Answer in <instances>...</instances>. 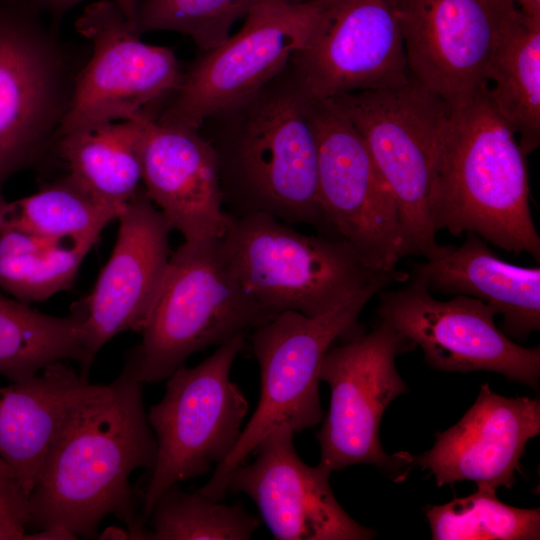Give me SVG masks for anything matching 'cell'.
<instances>
[{
    "label": "cell",
    "mask_w": 540,
    "mask_h": 540,
    "mask_svg": "<svg viewBox=\"0 0 540 540\" xmlns=\"http://www.w3.org/2000/svg\"><path fill=\"white\" fill-rule=\"evenodd\" d=\"M98 386L57 361L0 387V458L27 498L64 425Z\"/></svg>",
    "instance_id": "obj_21"
},
{
    "label": "cell",
    "mask_w": 540,
    "mask_h": 540,
    "mask_svg": "<svg viewBox=\"0 0 540 540\" xmlns=\"http://www.w3.org/2000/svg\"><path fill=\"white\" fill-rule=\"evenodd\" d=\"M97 240L58 241L21 231H0V287L27 304L67 290Z\"/></svg>",
    "instance_id": "obj_26"
},
{
    "label": "cell",
    "mask_w": 540,
    "mask_h": 540,
    "mask_svg": "<svg viewBox=\"0 0 540 540\" xmlns=\"http://www.w3.org/2000/svg\"><path fill=\"white\" fill-rule=\"evenodd\" d=\"M525 15L540 17V0H511Z\"/></svg>",
    "instance_id": "obj_34"
},
{
    "label": "cell",
    "mask_w": 540,
    "mask_h": 540,
    "mask_svg": "<svg viewBox=\"0 0 540 540\" xmlns=\"http://www.w3.org/2000/svg\"><path fill=\"white\" fill-rule=\"evenodd\" d=\"M425 515L433 540H538L540 509L501 502L496 489L477 487L466 497L428 506Z\"/></svg>",
    "instance_id": "obj_29"
},
{
    "label": "cell",
    "mask_w": 540,
    "mask_h": 540,
    "mask_svg": "<svg viewBox=\"0 0 540 540\" xmlns=\"http://www.w3.org/2000/svg\"><path fill=\"white\" fill-rule=\"evenodd\" d=\"M399 0H331L291 63L312 99L410 83Z\"/></svg>",
    "instance_id": "obj_14"
},
{
    "label": "cell",
    "mask_w": 540,
    "mask_h": 540,
    "mask_svg": "<svg viewBox=\"0 0 540 540\" xmlns=\"http://www.w3.org/2000/svg\"><path fill=\"white\" fill-rule=\"evenodd\" d=\"M138 120L146 196L184 241L222 238L228 214L209 140L199 129L163 124L147 115Z\"/></svg>",
    "instance_id": "obj_19"
},
{
    "label": "cell",
    "mask_w": 540,
    "mask_h": 540,
    "mask_svg": "<svg viewBox=\"0 0 540 540\" xmlns=\"http://www.w3.org/2000/svg\"><path fill=\"white\" fill-rule=\"evenodd\" d=\"M459 247L442 246L411 274L423 278L429 291L477 298L502 316L501 331L525 340L540 329V267L514 265L499 258L486 241L466 233Z\"/></svg>",
    "instance_id": "obj_22"
},
{
    "label": "cell",
    "mask_w": 540,
    "mask_h": 540,
    "mask_svg": "<svg viewBox=\"0 0 540 540\" xmlns=\"http://www.w3.org/2000/svg\"><path fill=\"white\" fill-rule=\"evenodd\" d=\"M84 325L81 301L70 315L56 317L0 295V374L14 382L57 361L72 359L81 365L85 358Z\"/></svg>",
    "instance_id": "obj_25"
},
{
    "label": "cell",
    "mask_w": 540,
    "mask_h": 540,
    "mask_svg": "<svg viewBox=\"0 0 540 540\" xmlns=\"http://www.w3.org/2000/svg\"><path fill=\"white\" fill-rule=\"evenodd\" d=\"M143 385L129 353L117 378L99 384L73 412L28 495V525L65 539L92 537L115 514L140 539L144 526L129 478L139 468L151 471L157 455Z\"/></svg>",
    "instance_id": "obj_1"
},
{
    "label": "cell",
    "mask_w": 540,
    "mask_h": 540,
    "mask_svg": "<svg viewBox=\"0 0 540 540\" xmlns=\"http://www.w3.org/2000/svg\"><path fill=\"white\" fill-rule=\"evenodd\" d=\"M318 191L328 234L346 241L376 271L405 256L396 202L360 133L331 99H312Z\"/></svg>",
    "instance_id": "obj_12"
},
{
    "label": "cell",
    "mask_w": 540,
    "mask_h": 540,
    "mask_svg": "<svg viewBox=\"0 0 540 540\" xmlns=\"http://www.w3.org/2000/svg\"><path fill=\"white\" fill-rule=\"evenodd\" d=\"M267 0H143L135 29L175 31L189 36L200 52L208 51L231 34V28Z\"/></svg>",
    "instance_id": "obj_30"
},
{
    "label": "cell",
    "mask_w": 540,
    "mask_h": 540,
    "mask_svg": "<svg viewBox=\"0 0 540 540\" xmlns=\"http://www.w3.org/2000/svg\"><path fill=\"white\" fill-rule=\"evenodd\" d=\"M389 285L372 284L319 316L283 311L252 329L251 347L261 380L258 405L231 453L199 489L202 494L222 500L232 471L273 429L287 426L299 433L322 421L319 373L323 357L338 338L361 332L358 316L362 309Z\"/></svg>",
    "instance_id": "obj_5"
},
{
    "label": "cell",
    "mask_w": 540,
    "mask_h": 540,
    "mask_svg": "<svg viewBox=\"0 0 540 540\" xmlns=\"http://www.w3.org/2000/svg\"><path fill=\"white\" fill-rule=\"evenodd\" d=\"M331 0H267L220 45L200 52L158 118L200 129L210 117L247 100L290 62Z\"/></svg>",
    "instance_id": "obj_10"
},
{
    "label": "cell",
    "mask_w": 540,
    "mask_h": 540,
    "mask_svg": "<svg viewBox=\"0 0 540 540\" xmlns=\"http://www.w3.org/2000/svg\"><path fill=\"white\" fill-rule=\"evenodd\" d=\"M76 29L93 47L62 117L59 135L152 116L153 108L172 99L183 72L174 52L140 39L135 26L108 0L87 4Z\"/></svg>",
    "instance_id": "obj_11"
},
{
    "label": "cell",
    "mask_w": 540,
    "mask_h": 540,
    "mask_svg": "<svg viewBox=\"0 0 540 540\" xmlns=\"http://www.w3.org/2000/svg\"><path fill=\"white\" fill-rule=\"evenodd\" d=\"M117 220V239L85 311V359L80 376L88 380L100 349L125 331L141 332L154 308L167 271L172 231L142 189L126 204Z\"/></svg>",
    "instance_id": "obj_17"
},
{
    "label": "cell",
    "mask_w": 540,
    "mask_h": 540,
    "mask_svg": "<svg viewBox=\"0 0 540 540\" xmlns=\"http://www.w3.org/2000/svg\"><path fill=\"white\" fill-rule=\"evenodd\" d=\"M140 539L248 540L260 520L242 504H224L201 492L187 493L178 484L157 499Z\"/></svg>",
    "instance_id": "obj_28"
},
{
    "label": "cell",
    "mask_w": 540,
    "mask_h": 540,
    "mask_svg": "<svg viewBox=\"0 0 540 540\" xmlns=\"http://www.w3.org/2000/svg\"><path fill=\"white\" fill-rule=\"evenodd\" d=\"M91 0H31V5L37 10H45L55 18H59L73 7ZM95 1V0H92ZM115 3L130 22L135 26V20L143 0H108Z\"/></svg>",
    "instance_id": "obj_32"
},
{
    "label": "cell",
    "mask_w": 540,
    "mask_h": 540,
    "mask_svg": "<svg viewBox=\"0 0 540 540\" xmlns=\"http://www.w3.org/2000/svg\"><path fill=\"white\" fill-rule=\"evenodd\" d=\"M122 210L99 201L68 175L30 196L0 200V231H21L58 241L99 239Z\"/></svg>",
    "instance_id": "obj_27"
},
{
    "label": "cell",
    "mask_w": 540,
    "mask_h": 540,
    "mask_svg": "<svg viewBox=\"0 0 540 540\" xmlns=\"http://www.w3.org/2000/svg\"><path fill=\"white\" fill-rule=\"evenodd\" d=\"M511 0H399L410 77L452 110L487 86L486 67Z\"/></svg>",
    "instance_id": "obj_15"
},
{
    "label": "cell",
    "mask_w": 540,
    "mask_h": 540,
    "mask_svg": "<svg viewBox=\"0 0 540 540\" xmlns=\"http://www.w3.org/2000/svg\"><path fill=\"white\" fill-rule=\"evenodd\" d=\"M221 240L246 291L273 315L319 316L372 284H403L410 276L373 270L346 241L301 233L267 214L228 215Z\"/></svg>",
    "instance_id": "obj_4"
},
{
    "label": "cell",
    "mask_w": 540,
    "mask_h": 540,
    "mask_svg": "<svg viewBox=\"0 0 540 540\" xmlns=\"http://www.w3.org/2000/svg\"><path fill=\"white\" fill-rule=\"evenodd\" d=\"M415 344L386 321L359 332L325 353L320 380L331 392L329 411L316 437L320 463L332 472L357 464H372L394 481L406 478L413 456L387 454L379 437L385 410L408 386L395 359Z\"/></svg>",
    "instance_id": "obj_9"
},
{
    "label": "cell",
    "mask_w": 540,
    "mask_h": 540,
    "mask_svg": "<svg viewBox=\"0 0 540 540\" xmlns=\"http://www.w3.org/2000/svg\"><path fill=\"white\" fill-rule=\"evenodd\" d=\"M58 148L69 176L105 204L124 209L142 189L138 117L61 135Z\"/></svg>",
    "instance_id": "obj_24"
},
{
    "label": "cell",
    "mask_w": 540,
    "mask_h": 540,
    "mask_svg": "<svg viewBox=\"0 0 540 540\" xmlns=\"http://www.w3.org/2000/svg\"><path fill=\"white\" fill-rule=\"evenodd\" d=\"M331 100L362 136L393 195L405 256H434L441 245L431 222V191L452 109L412 79L400 88L351 92Z\"/></svg>",
    "instance_id": "obj_7"
},
{
    "label": "cell",
    "mask_w": 540,
    "mask_h": 540,
    "mask_svg": "<svg viewBox=\"0 0 540 540\" xmlns=\"http://www.w3.org/2000/svg\"><path fill=\"white\" fill-rule=\"evenodd\" d=\"M486 88L452 110L435 163L430 214L435 233H474L515 255L540 260L526 156Z\"/></svg>",
    "instance_id": "obj_3"
},
{
    "label": "cell",
    "mask_w": 540,
    "mask_h": 540,
    "mask_svg": "<svg viewBox=\"0 0 540 540\" xmlns=\"http://www.w3.org/2000/svg\"><path fill=\"white\" fill-rule=\"evenodd\" d=\"M246 334L221 344L194 367H178L166 379L162 399L150 407L157 455L143 494V522L167 488L210 472L235 447L248 402L230 372Z\"/></svg>",
    "instance_id": "obj_8"
},
{
    "label": "cell",
    "mask_w": 540,
    "mask_h": 540,
    "mask_svg": "<svg viewBox=\"0 0 540 540\" xmlns=\"http://www.w3.org/2000/svg\"><path fill=\"white\" fill-rule=\"evenodd\" d=\"M311 102L290 61L250 98L202 124L216 153L228 215L267 214L329 235Z\"/></svg>",
    "instance_id": "obj_2"
},
{
    "label": "cell",
    "mask_w": 540,
    "mask_h": 540,
    "mask_svg": "<svg viewBox=\"0 0 540 540\" xmlns=\"http://www.w3.org/2000/svg\"><path fill=\"white\" fill-rule=\"evenodd\" d=\"M273 316L246 291L221 238L184 241L170 255L142 340L130 354L144 384L159 382L194 353Z\"/></svg>",
    "instance_id": "obj_6"
},
{
    "label": "cell",
    "mask_w": 540,
    "mask_h": 540,
    "mask_svg": "<svg viewBox=\"0 0 540 540\" xmlns=\"http://www.w3.org/2000/svg\"><path fill=\"white\" fill-rule=\"evenodd\" d=\"M0 493L18 501L27 502V496L22 491L15 474L1 458Z\"/></svg>",
    "instance_id": "obj_33"
},
{
    "label": "cell",
    "mask_w": 540,
    "mask_h": 540,
    "mask_svg": "<svg viewBox=\"0 0 540 540\" xmlns=\"http://www.w3.org/2000/svg\"><path fill=\"white\" fill-rule=\"evenodd\" d=\"M287 426L270 431L255 458L231 473L227 491L250 497L277 540H367L374 529L358 523L341 507L329 483L332 471L305 463Z\"/></svg>",
    "instance_id": "obj_16"
},
{
    "label": "cell",
    "mask_w": 540,
    "mask_h": 540,
    "mask_svg": "<svg viewBox=\"0 0 540 540\" xmlns=\"http://www.w3.org/2000/svg\"><path fill=\"white\" fill-rule=\"evenodd\" d=\"M31 13L0 10V175L39 146L52 113L55 69Z\"/></svg>",
    "instance_id": "obj_20"
},
{
    "label": "cell",
    "mask_w": 540,
    "mask_h": 540,
    "mask_svg": "<svg viewBox=\"0 0 540 540\" xmlns=\"http://www.w3.org/2000/svg\"><path fill=\"white\" fill-rule=\"evenodd\" d=\"M540 434V401L505 397L488 383L462 418L436 434L431 449L413 456L438 487L472 481L477 487L510 489L527 442Z\"/></svg>",
    "instance_id": "obj_18"
},
{
    "label": "cell",
    "mask_w": 540,
    "mask_h": 540,
    "mask_svg": "<svg viewBox=\"0 0 540 540\" xmlns=\"http://www.w3.org/2000/svg\"><path fill=\"white\" fill-rule=\"evenodd\" d=\"M404 286L378 292L377 314L420 347L425 362L445 372L490 371L510 381L538 387L540 347L513 342L480 299L455 295L441 301L425 280L410 274Z\"/></svg>",
    "instance_id": "obj_13"
},
{
    "label": "cell",
    "mask_w": 540,
    "mask_h": 540,
    "mask_svg": "<svg viewBox=\"0 0 540 540\" xmlns=\"http://www.w3.org/2000/svg\"><path fill=\"white\" fill-rule=\"evenodd\" d=\"M28 520L27 502L0 493V540L33 539L26 533Z\"/></svg>",
    "instance_id": "obj_31"
},
{
    "label": "cell",
    "mask_w": 540,
    "mask_h": 540,
    "mask_svg": "<svg viewBox=\"0 0 540 540\" xmlns=\"http://www.w3.org/2000/svg\"><path fill=\"white\" fill-rule=\"evenodd\" d=\"M487 95L527 157L540 144V17L513 6L505 15L486 67Z\"/></svg>",
    "instance_id": "obj_23"
}]
</instances>
